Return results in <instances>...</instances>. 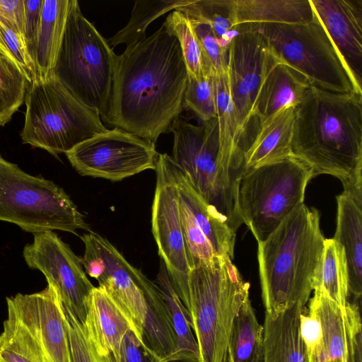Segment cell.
Listing matches in <instances>:
<instances>
[{"label":"cell","mask_w":362,"mask_h":362,"mask_svg":"<svg viewBox=\"0 0 362 362\" xmlns=\"http://www.w3.org/2000/svg\"><path fill=\"white\" fill-rule=\"evenodd\" d=\"M313 290H319L344 307L349 298V272L343 247L333 238L325 239Z\"/></svg>","instance_id":"obj_30"},{"label":"cell","mask_w":362,"mask_h":362,"mask_svg":"<svg viewBox=\"0 0 362 362\" xmlns=\"http://www.w3.org/2000/svg\"><path fill=\"white\" fill-rule=\"evenodd\" d=\"M187 308L198 344L201 362H227L233 320L249 297L244 282L228 256L191 269Z\"/></svg>","instance_id":"obj_4"},{"label":"cell","mask_w":362,"mask_h":362,"mask_svg":"<svg viewBox=\"0 0 362 362\" xmlns=\"http://www.w3.org/2000/svg\"><path fill=\"white\" fill-rule=\"evenodd\" d=\"M0 221L40 233L54 230L76 234L88 230L84 216L52 180L32 176L0 153Z\"/></svg>","instance_id":"obj_9"},{"label":"cell","mask_w":362,"mask_h":362,"mask_svg":"<svg viewBox=\"0 0 362 362\" xmlns=\"http://www.w3.org/2000/svg\"><path fill=\"white\" fill-rule=\"evenodd\" d=\"M187 71L177 37L164 24L117 55L102 119L156 143L183 110Z\"/></svg>","instance_id":"obj_1"},{"label":"cell","mask_w":362,"mask_h":362,"mask_svg":"<svg viewBox=\"0 0 362 362\" xmlns=\"http://www.w3.org/2000/svg\"><path fill=\"white\" fill-rule=\"evenodd\" d=\"M24 103L22 142L54 156L107 130L97 111L78 100L52 75L34 78Z\"/></svg>","instance_id":"obj_7"},{"label":"cell","mask_w":362,"mask_h":362,"mask_svg":"<svg viewBox=\"0 0 362 362\" xmlns=\"http://www.w3.org/2000/svg\"><path fill=\"white\" fill-rule=\"evenodd\" d=\"M337 227L333 239L344 248L349 272V296L362 294V198L344 191L337 196Z\"/></svg>","instance_id":"obj_21"},{"label":"cell","mask_w":362,"mask_h":362,"mask_svg":"<svg viewBox=\"0 0 362 362\" xmlns=\"http://www.w3.org/2000/svg\"><path fill=\"white\" fill-rule=\"evenodd\" d=\"M6 303L3 329L32 362H73L64 308L51 284L40 292L7 297Z\"/></svg>","instance_id":"obj_11"},{"label":"cell","mask_w":362,"mask_h":362,"mask_svg":"<svg viewBox=\"0 0 362 362\" xmlns=\"http://www.w3.org/2000/svg\"><path fill=\"white\" fill-rule=\"evenodd\" d=\"M167 153L158 155L156 185L152 205V232L172 284L186 309L188 307V274L190 271L181 226L177 190Z\"/></svg>","instance_id":"obj_15"},{"label":"cell","mask_w":362,"mask_h":362,"mask_svg":"<svg viewBox=\"0 0 362 362\" xmlns=\"http://www.w3.org/2000/svg\"><path fill=\"white\" fill-rule=\"evenodd\" d=\"M84 325L99 355L111 356L115 362H119L122 341L131 330V327L115 303L100 286H95L92 291Z\"/></svg>","instance_id":"obj_20"},{"label":"cell","mask_w":362,"mask_h":362,"mask_svg":"<svg viewBox=\"0 0 362 362\" xmlns=\"http://www.w3.org/2000/svg\"><path fill=\"white\" fill-rule=\"evenodd\" d=\"M81 239L85 246L81 262L86 274L98 282L115 303L146 352L144 329L148 298L158 291V286L98 233L89 231Z\"/></svg>","instance_id":"obj_12"},{"label":"cell","mask_w":362,"mask_h":362,"mask_svg":"<svg viewBox=\"0 0 362 362\" xmlns=\"http://www.w3.org/2000/svg\"><path fill=\"white\" fill-rule=\"evenodd\" d=\"M183 110H192L203 122L216 117L213 76L204 74L197 79L187 74Z\"/></svg>","instance_id":"obj_35"},{"label":"cell","mask_w":362,"mask_h":362,"mask_svg":"<svg viewBox=\"0 0 362 362\" xmlns=\"http://www.w3.org/2000/svg\"><path fill=\"white\" fill-rule=\"evenodd\" d=\"M263 333L248 297L233 322L227 362H264Z\"/></svg>","instance_id":"obj_29"},{"label":"cell","mask_w":362,"mask_h":362,"mask_svg":"<svg viewBox=\"0 0 362 362\" xmlns=\"http://www.w3.org/2000/svg\"><path fill=\"white\" fill-rule=\"evenodd\" d=\"M291 154L362 198V95L311 86L295 107Z\"/></svg>","instance_id":"obj_2"},{"label":"cell","mask_w":362,"mask_h":362,"mask_svg":"<svg viewBox=\"0 0 362 362\" xmlns=\"http://www.w3.org/2000/svg\"><path fill=\"white\" fill-rule=\"evenodd\" d=\"M233 28L240 25L296 24L315 15L310 0H228Z\"/></svg>","instance_id":"obj_23"},{"label":"cell","mask_w":362,"mask_h":362,"mask_svg":"<svg viewBox=\"0 0 362 362\" xmlns=\"http://www.w3.org/2000/svg\"><path fill=\"white\" fill-rule=\"evenodd\" d=\"M3 54H7L5 51H4V49L1 47L0 46V55ZM9 55V54H8ZM11 56V55H10Z\"/></svg>","instance_id":"obj_43"},{"label":"cell","mask_w":362,"mask_h":362,"mask_svg":"<svg viewBox=\"0 0 362 362\" xmlns=\"http://www.w3.org/2000/svg\"><path fill=\"white\" fill-rule=\"evenodd\" d=\"M0 362H6V361L0 357Z\"/></svg>","instance_id":"obj_44"},{"label":"cell","mask_w":362,"mask_h":362,"mask_svg":"<svg viewBox=\"0 0 362 362\" xmlns=\"http://www.w3.org/2000/svg\"><path fill=\"white\" fill-rule=\"evenodd\" d=\"M247 25L257 30L272 52L305 76L312 86L334 93H356L339 55L315 16L301 23Z\"/></svg>","instance_id":"obj_10"},{"label":"cell","mask_w":362,"mask_h":362,"mask_svg":"<svg viewBox=\"0 0 362 362\" xmlns=\"http://www.w3.org/2000/svg\"><path fill=\"white\" fill-rule=\"evenodd\" d=\"M234 28L238 33L229 45L228 81L245 153L249 146L247 132L250 122L255 117L254 103L261 81L267 45L262 35L249 25H240Z\"/></svg>","instance_id":"obj_17"},{"label":"cell","mask_w":362,"mask_h":362,"mask_svg":"<svg viewBox=\"0 0 362 362\" xmlns=\"http://www.w3.org/2000/svg\"><path fill=\"white\" fill-rule=\"evenodd\" d=\"M0 357L6 362H32L17 341L4 329L0 334Z\"/></svg>","instance_id":"obj_42"},{"label":"cell","mask_w":362,"mask_h":362,"mask_svg":"<svg viewBox=\"0 0 362 362\" xmlns=\"http://www.w3.org/2000/svg\"><path fill=\"white\" fill-rule=\"evenodd\" d=\"M23 255L28 266L40 270L55 288L64 308L84 324L95 286L81 258L52 231L35 233L33 243L24 247Z\"/></svg>","instance_id":"obj_16"},{"label":"cell","mask_w":362,"mask_h":362,"mask_svg":"<svg viewBox=\"0 0 362 362\" xmlns=\"http://www.w3.org/2000/svg\"><path fill=\"white\" fill-rule=\"evenodd\" d=\"M170 166L177 190L180 219L190 269L210 263L216 257L233 259L236 232L206 202L172 156Z\"/></svg>","instance_id":"obj_13"},{"label":"cell","mask_w":362,"mask_h":362,"mask_svg":"<svg viewBox=\"0 0 362 362\" xmlns=\"http://www.w3.org/2000/svg\"><path fill=\"white\" fill-rule=\"evenodd\" d=\"M69 7L70 0H43L33 58L34 78H47L51 76L65 31Z\"/></svg>","instance_id":"obj_26"},{"label":"cell","mask_w":362,"mask_h":362,"mask_svg":"<svg viewBox=\"0 0 362 362\" xmlns=\"http://www.w3.org/2000/svg\"><path fill=\"white\" fill-rule=\"evenodd\" d=\"M194 0H137L134 3L131 18L127 24L112 37L107 39L110 46L119 44L127 46L146 37L148 26L161 16L180 7L185 6Z\"/></svg>","instance_id":"obj_31"},{"label":"cell","mask_w":362,"mask_h":362,"mask_svg":"<svg viewBox=\"0 0 362 362\" xmlns=\"http://www.w3.org/2000/svg\"><path fill=\"white\" fill-rule=\"evenodd\" d=\"M0 18L23 34V0H0Z\"/></svg>","instance_id":"obj_41"},{"label":"cell","mask_w":362,"mask_h":362,"mask_svg":"<svg viewBox=\"0 0 362 362\" xmlns=\"http://www.w3.org/2000/svg\"><path fill=\"white\" fill-rule=\"evenodd\" d=\"M354 86L362 95V0H310Z\"/></svg>","instance_id":"obj_18"},{"label":"cell","mask_w":362,"mask_h":362,"mask_svg":"<svg viewBox=\"0 0 362 362\" xmlns=\"http://www.w3.org/2000/svg\"><path fill=\"white\" fill-rule=\"evenodd\" d=\"M64 313L73 362H115L111 356H102L96 351L84 324L65 308Z\"/></svg>","instance_id":"obj_36"},{"label":"cell","mask_w":362,"mask_h":362,"mask_svg":"<svg viewBox=\"0 0 362 362\" xmlns=\"http://www.w3.org/2000/svg\"><path fill=\"white\" fill-rule=\"evenodd\" d=\"M157 362H167L166 361H157Z\"/></svg>","instance_id":"obj_45"},{"label":"cell","mask_w":362,"mask_h":362,"mask_svg":"<svg viewBox=\"0 0 362 362\" xmlns=\"http://www.w3.org/2000/svg\"><path fill=\"white\" fill-rule=\"evenodd\" d=\"M163 24L179 42L187 74L197 79L201 78L205 74L203 55L197 37L188 18L182 12L173 10L166 17Z\"/></svg>","instance_id":"obj_33"},{"label":"cell","mask_w":362,"mask_h":362,"mask_svg":"<svg viewBox=\"0 0 362 362\" xmlns=\"http://www.w3.org/2000/svg\"><path fill=\"white\" fill-rule=\"evenodd\" d=\"M0 46L11 55L32 81L35 76V64L28 52L22 33L0 18Z\"/></svg>","instance_id":"obj_37"},{"label":"cell","mask_w":362,"mask_h":362,"mask_svg":"<svg viewBox=\"0 0 362 362\" xmlns=\"http://www.w3.org/2000/svg\"><path fill=\"white\" fill-rule=\"evenodd\" d=\"M313 177L312 170L292 154L244 171L238 187V211L257 243L303 204Z\"/></svg>","instance_id":"obj_8"},{"label":"cell","mask_w":362,"mask_h":362,"mask_svg":"<svg viewBox=\"0 0 362 362\" xmlns=\"http://www.w3.org/2000/svg\"><path fill=\"white\" fill-rule=\"evenodd\" d=\"M168 132L173 134V159L188 175L206 202L236 232L243 223L238 207V187L245 170L223 159L216 117L194 125L178 117Z\"/></svg>","instance_id":"obj_6"},{"label":"cell","mask_w":362,"mask_h":362,"mask_svg":"<svg viewBox=\"0 0 362 362\" xmlns=\"http://www.w3.org/2000/svg\"><path fill=\"white\" fill-rule=\"evenodd\" d=\"M295 107H285L259 126L244 153L245 170L291 155Z\"/></svg>","instance_id":"obj_24"},{"label":"cell","mask_w":362,"mask_h":362,"mask_svg":"<svg viewBox=\"0 0 362 362\" xmlns=\"http://www.w3.org/2000/svg\"><path fill=\"white\" fill-rule=\"evenodd\" d=\"M361 302L348 301L344 307L346 339V362H362Z\"/></svg>","instance_id":"obj_38"},{"label":"cell","mask_w":362,"mask_h":362,"mask_svg":"<svg viewBox=\"0 0 362 362\" xmlns=\"http://www.w3.org/2000/svg\"><path fill=\"white\" fill-rule=\"evenodd\" d=\"M42 4L43 0H23L24 19L23 35L33 60Z\"/></svg>","instance_id":"obj_39"},{"label":"cell","mask_w":362,"mask_h":362,"mask_svg":"<svg viewBox=\"0 0 362 362\" xmlns=\"http://www.w3.org/2000/svg\"><path fill=\"white\" fill-rule=\"evenodd\" d=\"M213 81L221 155L228 164L245 170L241 132L230 95L228 71L213 76Z\"/></svg>","instance_id":"obj_28"},{"label":"cell","mask_w":362,"mask_h":362,"mask_svg":"<svg viewBox=\"0 0 362 362\" xmlns=\"http://www.w3.org/2000/svg\"><path fill=\"white\" fill-rule=\"evenodd\" d=\"M30 83L11 56L0 55V126L9 122L24 103Z\"/></svg>","instance_id":"obj_32"},{"label":"cell","mask_w":362,"mask_h":362,"mask_svg":"<svg viewBox=\"0 0 362 362\" xmlns=\"http://www.w3.org/2000/svg\"><path fill=\"white\" fill-rule=\"evenodd\" d=\"M83 176L120 181L146 170H155L156 144L114 127L98 134L65 153Z\"/></svg>","instance_id":"obj_14"},{"label":"cell","mask_w":362,"mask_h":362,"mask_svg":"<svg viewBox=\"0 0 362 362\" xmlns=\"http://www.w3.org/2000/svg\"><path fill=\"white\" fill-rule=\"evenodd\" d=\"M310 86L305 76L281 61L267 46L254 103L255 118L258 119L259 126L281 110L296 107Z\"/></svg>","instance_id":"obj_19"},{"label":"cell","mask_w":362,"mask_h":362,"mask_svg":"<svg viewBox=\"0 0 362 362\" xmlns=\"http://www.w3.org/2000/svg\"><path fill=\"white\" fill-rule=\"evenodd\" d=\"M119 362H155L144 349L136 335L129 330L121 344Z\"/></svg>","instance_id":"obj_40"},{"label":"cell","mask_w":362,"mask_h":362,"mask_svg":"<svg viewBox=\"0 0 362 362\" xmlns=\"http://www.w3.org/2000/svg\"><path fill=\"white\" fill-rule=\"evenodd\" d=\"M320 214L304 203L263 242L257 258L266 313L277 314L299 304L305 306L319 271L325 238Z\"/></svg>","instance_id":"obj_3"},{"label":"cell","mask_w":362,"mask_h":362,"mask_svg":"<svg viewBox=\"0 0 362 362\" xmlns=\"http://www.w3.org/2000/svg\"><path fill=\"white\" fill-rule=\"evenodd\" d=\"M156 284L171 320L176 346L168 362H201L199 349L192 329L189 314L175 290L167 269L161 261Z\"/></svg>","instance_id":"obj_27"},{"label":"cell","mask_w":362,"mask_h":362,"mask_svg":"<svg viewBox=\"0 0 362 362\" xmlns=\"http://www.w3.org/2000/svg\"><path fill=\"white\" fill-rule=\"evenodd\" d=\"M175 10L186 15L195 32L203 55L204 74L210 76L226 74L228 49L221 46L208 23L191 12Z\"/></svg>","instance_id":"obj_34"},{"label":"cell","mask_w":362,"mask_h":362,"mask_svg":"<svg viewBox=\"0 0 362 362\" xmlns=\"http://www.w3.org/2000/svg\"><path fill=\"white\" fill-rule=\"evenodd\" d=\"M305 308L297 304L275 316L265 314L264 362H310L300 332Z\"/></svg>","instance_id":"obj_22"},{"label":"cell","mask_w":362,"mask_h":362,"mask_svg":"<svg viewBox=\"0 0 362 362\" xmlns=\"http://www.w3.org/2000/svg\"><path fill=\"white\" fill-rule=\"evenodd\" d=\"M117 54L82 13L78 1L70 0L65 31L52 76L78 100L97 111L107 110Z\"/></svg>","instance_id":"obj_5"},{"label":"cell","mask_w":362,"mask_h":362,"mask_svg":"<svg viewBox=\"0 0 362 362\" xmlns=\"http://www.w3.org/2000/svg\"><path fill=\"white\" fill-rule=\"evenodd\" d=\"M343 307L319 290H314L308 310L318 318L320 341L310 362H346V339Z\"/></svg>","instance_id":"obj_25"}]
</instances>
